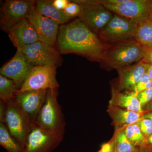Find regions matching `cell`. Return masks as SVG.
Here are the masks:
<instances>
[{"instance_id":"19","label":"cell","mask_w":152,"mask_h":152,"mask_svg":"<svg viewBox=\"0 0 152 152\" xmlns=\"http://www.w3.org/2000/svg\"><path fill=\"white\" fill-rule=\"evenodd\" d=\"M35 9L39 13L63 24L72 19L67 16L64 11H60L53 5V1L39 0L36 1Z\"/></svg>"},{"instance_id":"15","label":"cell","mask_w":152,"mask_h":152,"mask_svg":"<svg viewBox=\"0 0 152 152\" xmlns=\"http://www.w3.org/2000/svg\"><path fill=\"white\" fill-rule=\"evenodd\" d=\"M7 33L11 42L17 49H21L40 41L35 28L27 18L13 26Z\"/></svg>"},{"instance_id":"37","label":"cell","mask_w":152,"mask_h":152,"mask_svg":"<svg viewBox=\"0 0 152 152\" xmlns=\"http://www.w3.org/2000/svg\"><path fill=\"white\" fill-rule=\"evenodd\" d=\"M148 141L152 145V134L149 137Z\"/></svg>"},{"instance_id":"1","label":"cell","mask_w":152,"mask_h":152,"mask_svg":"<svg viewBox=\"0 0 152 152\" xmlns=\"http://www.w3.org/2000/svg\"><path fill=\"white\" fill-rule=\"evenodd\" d=\"M57 42L60 53L78 54L100 62L108 46L79 18L60 26Z\"/></svg>"},{"instance_id":"23","label":"cell","mask_w":152,"mask_h":152,"mask_svg":"<svg viewBox=\"0 0 152 152\" xmlns=\"http://www.w3.org/2000/svg\"><path fill=\"white\" fill-rule=\"evenodd\" d=\"M115 151L116 152H138L139 149L129 141L124 132V128L118 129L114 139Z\"/></svg>"},{"instance_id":"7","label":"cell","mask_w":152,"mask_h":152,"mask_svg":"<svg viewBox=\"0 0 152 152\" xmlns=\"http://www.w3.org/2000/svg\"><path fill=\"white\" fill-rule=\"evenodd\" d=\"M56 68L52 66H34L17 92L58 89Z\"/></svg>"},{"instance_id":"26","label":"cell","mask_w":152,"mask_h":152,"mask_svg":"<svg viewBox=\"0 0 152 152\" xmlns=\"http://www.w3.org/2000/svg\"><path fill=\"white\" fill-rule=\"evenodd\" d=\"M81 10V7L79 4L72 1H70L64 12L67 16L73 18L76 16L79 17Z\"/></svg>"},{"instance_id":"16","label":"cell","mask_w":152,"mask_h":152,"mask_svg":"<svg viewBox=\"0 0 152 152\" xmlns=\"http://www.w3.org/2000/svg\"><path fill=\"white\" fill-rule=\"evenodd\" d=\"M149 64L143 60L132 65L117 69L119 75L120 88L132 91L146 72Z\"/></svg>"},{"instance_id":"3","label":"cell","mask_w":152,"mask_h":152,"mask_svg":"<svg viewBox=\"0 0 152 152\" xmlns=\"http://www.w3.org/2000/svg\"><path fill=\"white\" fill-rule=\"evenodd\" d=\"M57 90H47L45 99L35 124L45 130L64 135L66 123L61 107L57 100Z\"/></svg>"},{"instance_id":"30","label":"cell","mask_w":152,"mask_h":152,"mask_svg":"<svg viewBox=\"0 0 152 152\" xmlns=\"http://www.w3.org/2000/svg\"><path fill=\"white\" fill-rule=\"evenodd\" d=\"M69 2L68 0H54L53 1V4L59 10L64 11Z\"/></svg>"},{"instance_id":"12","label":"cell","mask_w":152,"mask_h":152,"mask_svg":"<svg viewBox=\"0 0 152 152\" xmlns=\"http://www.w3.org/2000/svg\"><path fill=\"white\" fill-rule=\"evenodd\" d=\"M4 124L12 137L23 147L30 125L15 104L13 99L6 102Z\"/></svg>"},{"instance_id":"9","label":"cell","mask_w":152,"mask_h":152,"mask_svg":"<svg viewBox=\"0 0 152 152\" xmlns=\"http://www.w3.org/2000/svg\"><path fill=\"white\" fill-rule=\"evenodd\" d=\"M47 90L17 92L15 94L14 102L29 125L35 123L45 99Z\"/></svg>"},{"instance_id":"20","label":"cell","mask_w":152,"mask_h":152,"mask_svg":"<svg viewBox=\"0 0 152 152\" xmlns=\"http://www.w3.org/2000/svg\"><path fill=\"white\" fill-rule=\"evenodd\" d=\"M134 39L143 47H152L151 14L137 24Z\"/></svg>"},{"instance_id":"29","label":"cell","mask_w":152,"mask_h":152,"mask_svg":"<svg viewBox=\"0 0 152 152\" xmlns=\"http://www.w3.org/2000/svg\"><path fill=\"white\" fill-rule=\"evenodd\" d=\"M143 60L148 64H152V47H144Z\"/></svg>"},{"instance_id":"21","label":"cell","mask_w":152,"mask_h":152,"mask_svg":"<svg viewBox=\"0 0 152 152\" xmlns=\"http://www.w3.org/2000/svg\"><path fill=\"white\" fill-rule=\"evenodd\" d=\"M0 145L8 152H24L23 147L12 137L2 122H0Z\"/></svg>"},{"instance_id":"25","label":"cell","mask_w":152,"mask_h":152,"mask_svg":"<svg viewBox=\"0 0 152 152\" xmlns=\"http://www.w3.org/2000/svg\"><path fill=\"white\" fill-rule=\"evenodd\" d=\"M152 86V82L148 74L146 72L142 76L132 91L134 92L137 95L139 93L149 88Z\"/></svg>"},{"instance_id":"11","label":"cell","mask_w":152,"mask_h":152,"mask_svg":"<svg viewBox=\"0 0 152 152\" xmlns=\"http://www.w3.org/2000/svg\"><path fill=\"white\" fill-rule=\"evenodd\" d=\"M29 62L34 66H52L57 67L61 63L60 52L54 47L41 41L21 49Z\"/></svg>"},{"instance_id":"17","label":"cell","mask_w":152,"mask_h":152,"mask_svg":"<svg viewBox=\"0 0 152 152\" xmlns=\"http://www.w3.org/2000/svg\"><path fill=\"white\" fill-rule=\"evenodd\" d=\"M110 105L115 106L128 110L143 113L142 108L137 95L134 92H121L115 89L112 90V96Z\"/></svg>"},{"instance_id":"34","label":"cell","mask_w":152,"mask_h":152,"mask_svg":"<svg viewBox=\"0 0 152 152\" xmlns=\"http://www.w3.org/2000/svg\"><path fill=\"white\" fill-rule=\"evenodd\" d=\"M147 72L149 76L150 79L152 82V64H149Z\"/></svg>"},{"instance_id":"10","label":"cell","mask_w":152,"mask_h":152,"mask_svg":"<svg viewBox=\"0 0 152 152\" xmlns=\"http://www.w3.org/2000/svg\"><path fill=\"white\" fill-rule=\"evenodd\" d=\"M99 1L113 14L130 19L137 24L151 13L152 1L126 0L117 4H110L105 0Z\"/></svg>"},{"instance_id":"22","label":"cell","mask_w":152,"mask_h":152,"mask_svg":"<svg viewBox=\"0 0 152 152\" xmlns=\"http://www.w3.org/2000/svg\"><path fill=\"white\" fill-rule=\"evenodd\" d=\"M18 86L11 79L0 75V98L4 102L12 99Z\"/></svg>"},{"instance_id":"8","label":"cell","mask_w":152,"mask_h":152,"mask_svg":"<svg viewBox=\"0 0 152 152\" xmlns=\"http://www.w3.org/2000/svg\"><path fill=\"white\" fill-rule=\"evenodd\" d=\"M36 1L7 0L1 4L0 25L2 30L7 32L10 29L23 19L26 18Z\"/></svg>"},{"instance_id":"36","label":"cell","mask_w":152,"mask_h":152,"mask_svg":"<svg viewBox=\"0 0 152 152\" xmlns=\"http://www.w3.org/2000/svg\"><path fill=\"white\" fill-rule=\"evenodd\" d=\"M147 109L148 110H152V101L151 103L148 104L147 107Z\"/></svg>"},{"instance_id":"27","label":"cell","mask_w":152,"mask_h":152,"mask_svg":"<svg viewBox=\"0 0 152 152\" xmlns=\"http://www.w3.org/2000/svg\"><path fill=\"white\" fill-rule=\"evenodd\" d=\"M137 124L144 135L149 137L152 134V121L148 118H142Z\"/></svg>"},{"instance_id":"24","label":"cell","mask_w":152,"mask_h":152,"mask_svg":"<svg viewBox=\"0 0 152 152\" xmlns=\"http://www.w3.org/2000/svg\"><path fill=\"white\" fill-rule=\"evenodd\" d=\"M124 132L128 140L134 145L141 147L146 145L148 140L137 123L125 127Z\"/></svg>"},{"instance_id":"6","label":"cell","mask_w":152,"mask_h":152,"mask_svg":"<svg viewBox=\"0 0 152 152\" xmlns=\"http://www.w3.org/2000/svg\"><path fill=\"white\" fill-rule=\"evenodd\" d=\"M137 26V23L134 21L114 14L98 36L107 45L134 39Z\"/></svg>"},{"instance_id":"33","label":"cell","mask_w":152,"mask_h":152,"mask_svg":"<svg viewBox=\"0 0 152 152\" xmlns=\"http://www.w3.org/2000/svg\"><path fill=\"white\" fill-rule=\"evenodd\" d=\"M138 152H152V148L146 145L143 146L141 147L140 148H139Z\"/></svg>"},{"instance_id":"4","label":"cell","mask_w":152,"mask_h":152,"mask_svg":"<svg viewBox=\"0 0 152 152\" xmlns=\"http://www.w3.org/2000/svg\"><path fill=\"white\" fill-rule=\"evenodd\" d=\"M74 1L81 7L79 19L96 34H99L110 21L114 14L96 0H78Z\"/></svg>"},{"instance_id":"39","label":"cell","mask_w":152,"mask_h":152,"mask_svg":"<svg viewBox=\"0 0 152 152\" xmlns=\"http://www.w3.org/2000/svg\"><path fill=\"white\" fill-rule=\"evenodd\" d=\"M114 152H116V151H115H115H114Z\"/></svg>"},{"instance_id":"31","label":"cell","mask_w":152,"mask_h":152,"mask_svg":"<svg viewBox=\"0 0 152 152\" xmlns=\"http://www.w3.org/2000/svg\"><path fill=\"white\" fill-rule=\"evenodd\" d=\"M115 150V140H111L104 144L101 149L97 152H114Z\"/></svg>"},{"instance_id":"5","label":"cell","mask_w":152,"mask_h":152,"mask_svg":"<svg viewBox=\"0 0 152 152\" xmlns=\"http://www.w3.org/2000/svg\"><path fill=\"white\" fill-rule=\"evenodd\" d=\"M64 135L30 125L25 139L24 152H52L62 142Z\"/></svg>"},{"instance_id":"2","label":"cell","mask_w":152,"mask_h":152,"mask_svg":"<svg viewBox=\"0 0 152 152\" xmlns=\"http://www.w3.org/2000/svg\"><path fill=\"white\" fill-rule=\"evenodd\" d=\"M143 54L144 47L132 39L108 45L101 62L117 70L140 61Z\"/></svg>"},{"instance_id":"38","label":"cell","mask_w":152,"mask_h":152,"mask_svg":"<svg viewBox=\"0 0 152 152\" xmlns=\"http://www.w3.org/2000/svg\"><path fill=\"white\" fill-rule=\"evenodd\" d=\"M151 14L152 15V4L151 6Z\"/></svg>"},{"instance_id":"28","label":"cell","mask_w":152,"mask_h":152,"mask_svg":"<svg viewBox=\"0 0 152 152\" xmlns=\"http://www.w3.org/2000/svg\"><path fill=\"white\" fill-rule=\"evenodd\" d=\"M138 99L142 108L144 106L149 104L152 101V86L137 95Z\"/></svg>"},{"instance_id":"14","label":"cell","mask_w":152,"mask_h":152,"mask_svg":"<svg viewBox=\"0 0 152 152\" xmlns=\"http://www.w3.org/2000/svg\"><path fill=\"white\" fill-rule=\"evenodd\" d=\"M34 67L27 59L21 49H17L14 57L1 68L0 74L13 81L20 88Z\"/></svg>"},{"instance_id":"35","label":"cell","mask_w":152,"mask_h":152,"mask_svg":"<svg viewBox=\"0 0 152 152\" xmlns=\"http://www.w3.org/2000/svg\"><path fill=\"white\" fill-rule=\"evenodd\" d=\"M142 118H149L152 121V112H150V113H148L144 115L142 117Z\"/></svg>"},{"instance_id":"18","label":"cell","mask_w":152,"mask_h":152,"mask_svg":"<svg viewBox=\"0 0 152 152\" xmlns=\"http://www.w3.org/2000/svg\"><path fill=\"white\" fill-rule=\"evenodd\" d=\"M108 112L118 129L138 122L143 116V113L132 111L115 106L110 105Z\"/></svg>"},{"instance_id":"32","label":"cell","mask_w":152,"mask_h":152,"mask_svg":"<svg viewBox=\"0 0 152 152\" xmlns=\"http://www.w3.org/2000/svg\"><path fill=\"white\" fill-rule=\"evenodd\" d=\"M6 110V103L0 101V122L4 123Z\"/></svg>"},{"instance_id":"13","label":"cell","mask_w":152,"mask_h":152,"mask_svg":"<svg viewBox=\"0 0 152 152\" xmlns=\"http://www.w3.org/2000/svg\"><path fill=\"white\" fill-rule=\"evenodd\" d=\"M27 19L35 28L41 42L54 47L57 40L59 24L38 12L36 10L35 5L32 9Z\"/></svg>"}]
</instances>
